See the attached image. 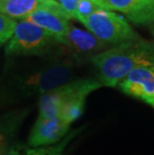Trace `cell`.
Wrapping results in <instances>:
<instances>
[{
    "instance_id": "6",
    "label": "cell",
    "mask_w": 154,
    "mask_h": 155,
    "mask_svg": "<svg viewBox=\"0 0 154 155\" xmlns=\"http://www.w3.org/2000/svg\"><path fill=\"white\" fill-rule=\"evenodd\" d=\"M117 87L124 94L154 108V64L135 68Z\"/></svg>"
},
{
    "instance_id": "18",
    "label": "cell",
    "mask_w": 154,
    "mask_h": 155,
    "mask_svg": "<svg viewBox=\"0 0 154 155\" xmlns=\"http://www.w3.org/2000/svg\"><path fill=\"white\" fill-rule=\"evenodd\" d=\"M152 33H153V35H154V26H153V28H152Z\"/></svg>"
},
{
    "instance_id": "11",
    "label": "cell",
    "mask_w": 154,
    "mask_h": 155,
    "mask_svg": "<svg viewBox=\"0 0 154 155\" xmlns=\"http://www.w3.org/2000/svg\"><path fill=\"white\" fill-rule=\"evenodd\" d=\"M27 113V110L21 109L11 110L0 115V155H4L14 144L13 140Z\"/></svg>"
},
{
    "instance_id": "12",
    "label": "cell",
    "mask_w": 154,
    "mask_h": 155,
    "mask_svg": "<svg viewBox=\"0 0 154 155\" xmlns=\"http://www.w3.org/2000/svg\"><path fill=\"white\" fill-rule=\"evenodd\" d=\"M56 0H3L0 13L11 19H24L40 8L52 7Z\"/></svg>"
},
{
    "instance_id": "9",
    "label": "cell",
    "mask_w": 154,
    "mask_h": 155,
    "mask_svg": "<svg viewBox=\"0 0 154 155\" xmlns=\"http://www.w3.org/2000/svg\"><path fill=\"white\" fill-rule=\"evenodd\" d=\"M113 10L138 25L154 26V0H105Z\"/></svg>"
},
{
    "instance_id": "2",
    "label": "cell",
    "mask_w": 154,
    "mask_h": 155,
    "mask_svg": "<svg viewBox=\"0 0 154 155\" xmlns=\"http://www.w3.org/2000/svg\"><path fill=\"white\" fill-rule=\"evenodd\" d=\"M60 43L49 32L27 20H18L11 39L6 44V57L42 56L53 51Z\"/></svg>"
},
{
    "instance_id": "7",
    "label": "cell",
    "mask_w": 154,
    "mask_h": 155,
    "mask_svg": "<svg viewBox=\"0 0 154 155\" xmlns=\"http://www.w3.org/2000/svg\"><path fill=\"white\" fill-rule=\"evenodd\" d=\"M70 132V124L60 116L42 119L37 118L28 136L31 147H45L59 143Z\"/></svg>"
},
{
    "instance_id": "5",
    "label": "cell",
    "mask_w": 154,
    "mask_h": 155,
    "mask_svg": "<svg viewBox=\"0 0 154 155\" xmlns=\"http://www.w3.org/2000/svg\"><path fill=\"white\" fill-rule=\"evenodd\" d=\"M103 85L98 78L86 77L74 79L66 84L50 90L40 96L39 100V113L37 118L49 119L59 116L61 107L66 101L78 94H91Z\"/></svg>"
},
{
    "instance_id": "16",
    "label": "cell",
    "mask_w": 154,
    "mask_h": 155,
    "mask_svg": "<svg viewBox=\"0 0 154 155\" xmlns=\"http://www.w3.org/2000/svg\"><path fill=\"white\" fill-rule=\"evenodd\" d=\"M16 23L14 19L9 18L2 13H0V47L8 43L14 33Z\"/></svg>"
},
{
    "instance_id": "14",
    "label": "cell",
    "mask_w": 154,
    "mask_h": 155,
    "mask_svg": "<svg viewBox=\"0 0 154 155\" xmlns=\"http://www.w3.org/2000/svg\"><path fill=\"white\" fill-rule=\"evenodd\" d=\"M88 96H89V94L86 93L78 94L66 101L63 104V106L61 107L59 116L64 121H66L68 124L71 125L83 114Z\"/></svg>"
},
{
    "instance_id": "3",
    "label": "cell",
    "mask_w": 154,
    "mask_h": 155,
    "mask_svg": "<svg viewBox=\"0 0 154 155\" xmlns=\"http://www.w3.org/2000/svg\"><path fill=\"white\" fill-rule=\"evenodd\" d=\"M81 23L105 45L117 46L141 39L127 19L114 11H97Z\"/></svg>"
},
{
    "instance_id": "10",
    "label": "cell",
    "mask_w": 154,
    "mask_h": 155,
    "mask_svg": "<svg viewBox=\"0 0 154 155\" xmlns=\"http://www.w3.org/2000/svg\"><path fill=\"white\" fill-rule=\"evenodd\" d=\"M23 20L32 22L39 27L43 28L44 30L53 35L59 43L67 33L69 26L71 25L69 22L70 19L67 17V15L62 12L54 11L47 8L38 9L32 14L25 17Z\"/></svg>"
},
{
    "instance_id": "17",
    "label": "cell",
    "mask_w": 154,
    "mask_h": 155,
    "mask_svg": "<svg viewBox=\"0 0 154 155\" xmlns=\"http://www.w3.org/2000/svg\"><path fill=\"white\" fill-rule=\"evenodd\" d=\"M70 19H75L78 4L81 0H56Z\"/></svg>"
},
{
    "instance_id": "8",
    "label": "cell",
    "mask_w": 154,
    "mask_h": 155,
    "mask_svg": "<svg viewBox=\"0 0 154 155\" xmlns=\"http://www.w3.org/2000/svg\"><path fill=\"white\" fill-rule=\"evenodd\" d=\"M65 48L73 55V59H82L83 57H90L103 51L107 45L102 43L99 39L89 32L70 25L67 33L60 42Z\"/></svg>"
},
{
    "instance_id": "15",
    "label": "cell",
    "mask_w": 154,
    "mask_h": 155,
    "mask_svg": "<svg viewBox=\"0 0 154 155\" xmlns=\"http://www.w3.org/2000/svg\"><path fill=\"white\" fill-rule=\"evenodd\" d=\"M100 10L112 11L113 8L105 0H81L79 4H78L75 19L81 22L85 18H87L88 16L92 15L93 13Z\"/></svg>"
},
{
    "instance_id": "19",
    "label": "cell",
    "mask_w": 154,
    "mask_h": 155,
    "mask_svg": "<svg viewBox=\"0 0 154 155\" xmlns=\"http://www.w3.org/2000/svg\"><path fill=\"white\" fill-rule=\"evenodd\" d=\"M2 1H3V0H0V3H1V2H2Z\"/></svg>"
},
{
    "instance_id": "13",
    "label": "cell",
    "mask_w": 154,
    "mask_h": 155,
    "mask_svg": "<svg viewBox=\"0 0 154 155\" xmlns=\"http://www.w3.org/2000/svg\"><path fill=\"white\" fill-rule=\"evenodd\" d=\"M82 131V128L71 130L59 143L45 147H31L22 143H14L4 155H63L70 141Z\"/></svg>"
},
{
    "instance_id": "4",
    "label": "cell",
    "mask_w": 154,
    "mask_h": 155,
    "mask_svg": "<svg viewBox=\"0 0 154 155\" xmlns=\"http://www.w3.org/2000/svg\"><path fill=\"white\" fill-rule=\"evenodd\" d=\"M74 61L58 60L39 70L24 75L18 85L26 94L43 95L46 92L74 80Z\"/></svg>"
},
{
    "instance_id": "1",
    "label": "cell",
    "mask_w": 154,
    "mask_h": 155,
    "mask_svg": "<svg viewBox=\"0 0 154 155\" xmlns=\"http://www.w3.org/2000/svg\"><path fill=\"white\" fill-rule=\"evenodd\" d=\"M98 80L105 87H117L134 69L154 64V43L138 39L103 50L91 58Z\"/></svg>"
}]
</instances>
